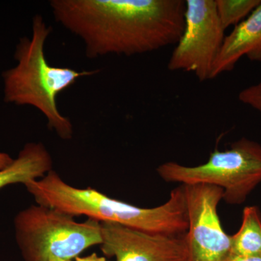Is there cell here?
Masks as SVG:
<instances>
[{
  "instance_id": "obj_1",
  "label": "cell",
  "mask_w": 261,
  "mask_h": 261,
  "mask_svg": "<svg viewBox=\"0 0 261 261\" xmlns=\"http://www.w3.org/2000/svg\"><path fill=\"white\" fill-rule=\"evenodd\" d=\"M58 23L82 39L86 56H132L176 44L184 0H51Z\"/></svg>"
},
{
  "instance_id": "obj_2",
  "label": "cell",
  "mask_w": 261,
  "mask_h": 261,
  "mask_svg": "<svg viewBox=\"0 0 261 261\" xmlns=\"http://www.w3.org/2000/svg\"><path fill=\"white\" fill-rule=\"evenodd\" d=\"M37 204L76 217L86 216L99 222L113 223L141 231L181 236L188 228L185 188L173 189L163 205L145 208L111 198L93 188H76L51 170L44 177L25 185Z\"/></svg>"
},
{
  "instance_id": "obj_3",
  "label": "cell",
  "mask_w": 261,
  "mask_h": 261,
  "mask_svg": "<svg viewBox=\"0 0 261 261\" xmlns=\"http://www.w3.org/2000/svg\"><path fill=\"white\" fill-rule=\"evenodd\" d=\"M51 32V27L42 15H36L32 37L20 38L17 44L14 57L18 64L3 73L4 101L37 108L47 118L48 127L63 140H68L73 137V125L58 110L57 97L81 77L95 74L99 70L77 71L49 65L44 45Z\"/></svg>"
},
{
  "instance_id": "obj_4",
  "label": "cell",
  "mask_w": 261,
  "mask_h": 261,
  "mask_svg": "<svg viewBox=\"0 0 261 261\" xmlns=\"http://www.w3.org/2000/svg\"><path fill=\"white\" fill-rule=\"evenodd\" d=\"M48 206L32 205L15 216V239L24 261L71 260L102 243L101 224Z\"/></svg>"
},
{
  "instance_id": "obj_5",
  "label": "cell",
  "mask_w": 261,
  "mask_h": 261,
  "mask_svg": "<svg viewBox=\"0 0 261 261\" xmlns=\"http://www.w3.org/2000/svg\"><path fill=\"white\" fill-rule=\"evenodd\" d=\"M157 173L170 183L219 187L224 191L223 200L240 205L261 183V145L243 137L225 150L216 149L203 164L188 166L169 161L159 166Z\"/></svg>"
},
{
  "instance_id": "obj_6",
  "label": "cell",
  "mask_w": 261,
  "mask_h": 261,
  "mask_svg": "<svg viewBox=\"0 0 261 261\" xmlns=\"http://www.w3.org/2000/svg\"><path fill=\"white\" fill-rule=\"evenodd\" d=\"M185 3V27L168 69L190 72L200 82L212 80L226 31L218 15L216 0H187Z\"/></svg>"
},
{
  "instance_id": "obj_7",
  "label": "cell",
  "mask_w": 261,
  "mask_h": 261,
  "mask_svg": "<svg viewBox=\"0 0 261 261\" xmlns=\"http://www.w3.org/2000/svg\"><path fill=\"white\" fill-rule=\"evenodd\" d=\"M188 228V261H223L231 252V238L218 214L224 191L210 185H184Z\"/></svg>"
},
{
  "instance_id": "obj_8",
  "label": "cell",
  "mask_w": 261,
  "mask_h": 261,
  "mask_svg": "<svg viewBox=\"0 0 261 261\" xmlns=\"http://www.w3.org/2000/svg\"><path fill=\"white\" fill-rule=\"evenodd\" d=\"M100 249L116 261H188L186 234H161L102 222Z\"/></svg>"
},
{
  "instance_id": "obj_9",
  "label": "cell",
  "mask_w": 261,
  "mask_h": 261,
  "mask_svg": "<svg viewBox=\"0 0 261 261\" xmlns=\"http://www.w3.org/2000/svg\"><path fill=\"white\" fill-rule=\"evenodd\" d=\"M243 57L261 63V3L232 32L225 36L213 70L212 80L231 71Z\"/></svg>"
},
{
  "instance_id": "obj_10",
  "label": "cell",
  "mask_w": 261,
  "mask_h": 261,
  "mask_svg": "<svg viewBox=\"0 0 261 261\" xmlns=\"http://www.w3.org/2000/svg\"><path fill=\"white\" fill-rule=\"evenodd\" d=\"M51 154L42 142L25 144L18 158L0 170V189L13 184L39 180L53 170Z\"/></svg>"
},
{
  "instance_id": "obj_11",
  "label": "cell",
  "mask_w": 261,
  "mask_h": 261,
  "mask_svg": "<svg viewBox=\"0 0 261 261\" xmlns=\"http://www.w3.org/2000/svg\"><path fill=\"white\" fill-rule=\"evenodd\" d=\"M231 238L230 253L261 255V213L257 206L245 207L241 226Z\"/></svg>"
},
{
  "instance_id": "obj_12",
  "label": "cell",
  "mask_w": 261,
  "mask_h": 261,
  "mask_svg": "<svg viewBox=\"0 0 261 261\" xmlns=\"http://www.w3.org/2000/svg\"><path fill=\"white\" fill-rule=\"evenodd\" d=\"M261 3V0H216V10L225 30L236 27Z\"/></svg>"
},
{
  "instance_id": "obj_13",
  "label": "cell",
  "mask_w": 261,
  "mask_h": 261,
  "mask_svg": "<svg viewBox=\"0 0 261 261\" xmlns=\"http://www.w3.org/2000/svg\"><path fill=\"white\" fill-rule=\"evenodd\" d=\"M240 102L261 113V80L258 83L243 89L238 95Z\"/></svg>"
},
{
  "instance_id": "obj_14",
  "label": "cell",
  "mask_w": 261,
  "mask_h": 261,
  "mask_svg": "<svg viewBox=\"0 0 261 261\" xmlns=\"http://www.w3.org/2000/svg\"><path fill=\"white\" fill-rule=\"evenodd\" d=\"M223 261H261V255H243L229 253Z\"/></svg>"
},
{
  "instance_id": "obj_15",
  "label": "cell",
  "mask_w": 261,
  "mask_h": 261,
  "mask_svg": "<svg viewBox=\"0 0 261 261\" xmlns=\"http://www.w3.org/2000/svg\"><path fill=\"white\" fill-rule=\"evenodd\" d=\"M75 261H110L108 260L105 257L99 256L97 253L94 252V253L91 254L88 256L85 257H75ZM56 261H72L71 260H59Z\"/></svg>"
},
{
  "instance_id": "obj_16",
  "label": "cell",
  "mask_w": 261,
  "mask_h": 261,
  "mask_svg": "<svg viewBox=\"0 0 261 261\" xmlns=\"http://www.w3.org/2000/svg\"><path fill=\"white\" fill-rule=\"evenodd\" d=\"M13 159L9 154L5 152H0V170L8 167L9 165L13 163Z\"/></svg>"
}]
</instances>
